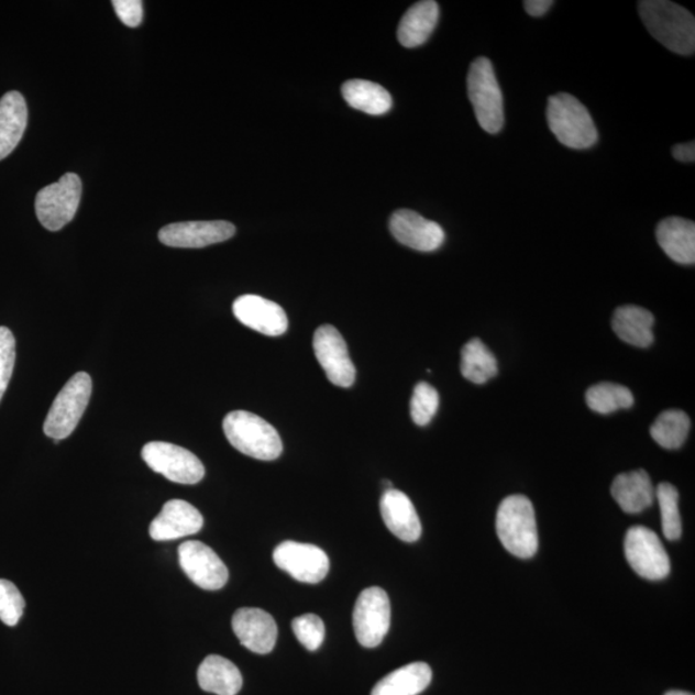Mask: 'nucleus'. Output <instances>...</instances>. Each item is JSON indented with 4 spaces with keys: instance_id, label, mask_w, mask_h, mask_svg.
<instances>
[{
    "instance_id": "1",
    "label": "nucleus",
    "mask_w": 695,
    "mask_h": 695,
    "mask_svg": "<svg viewBox=\"0 0 695 695\" xmlns=\"http://www.w3.org/2000/svg\"><path fill=\"white\" fill-rule=\"evenodd\" d=\"M638 5L641 20L657 41L677 55H693L695 20L690 11L668 0H643Z\"/></svg>"
},
{
    "instance_id": "2",
    "label": "nucleus",
    "mask_w": 695,
    "mask_h": 695,
    "mask_svg": "<svg viewBox=\"0 0 695 695\" xmlns=\"http://www.w3.org/2000/svg\"><path fill=\"white\" fill-rule=\"evenodd\" d=\"M496 531L510 554L527 559L538 553V523L530 498L521 495L506 497L497 511Z\"/></svg>"
},
{
    "instance_id": "3",
    "label": "nucleus",
    "mask_w": 695,
    "mask_h": 695,
    "mask_svg": "<svg viewBox=\"0 0 695 695\" xmlns=\"http://www.w3.org/2000/svg\"><path fill=\"white\" fill-rule=\"evenodd\" d=\"M227 440L241 453L256 460H276L283 453L277 430L258 415L232 411L223 420Z\"/></svg>"
},
{
    "instance_id": "4",
    "label": "nucleus",
    "mask_w": 695,
    "mask_h": 695,
    "mask_svg": "<svg viewBox=\"0 0 695 695\" xmlns=\"http://www.w3.org/2000/svg\"><path fill=\"white\" fill-rule=\"evenodd\" d=\"M548 123L559 142L574 150H586L598 141L591 112L576 97L559 93L549 98Z\"/></svg>"
},
{
    "instance_id": "5",
    "label": "nucleus",
    "mask_w": 695,
    "mask_h": 695,
    "mask_svg": "<svg viewBox=\"0 0 695 695\" xmlns=\"http://www.w3.org/2000/svg\"><path fill=\"white\" fill-rule=\"evenodd\" d=\"M467 93L482 130L496 134L504 126V97L494 65L486 57L472 64L467 74Z\"/></svg>"
},
{
    "instance_id": "6",
    "label": "nucleus",
    "mask_w": 695,
    "mask_h": 695,
    "mask_svg": "<svg viewBox=\"0 0 695 695\" xmlns=\"http://www.w3.org/2000/svg\"><path fill=\"white\" fill-rule=\"evenodd\" d=\"M92 396V379L87 373L75 374L58 393L44 421V434L58 441L69 437L78 427Z\"/></svg>"
},
{
    "instance_id": "7",
    "label": "nucleus",
    "mask_w": 695,
    "mask_h": 695,
    "mask_svg": "<svg viewBox=\"0 0 695 695\" xmlns=\"http://www.w3.org/2000/svg\"><path fill=\"white\" fill-rule=\"evenodd\" d=\"M81 190L78 174L67 173L56 184L37 192L35 211L44 229L56 232L73 221L79 208Z\"/></svg>"
},
{
    "instance_id": "8",
    "label": "nucleus",
    "mask_w": 695,
    "mask_h": 695,
    "mask_svg": "<svg viewBox=\"0 0 695 695\" xmlns=\"http://www.w3.org/2000/svg\"><path fill=\"white\" fill-rule=\"evenodd\" d=\"M142 459L157 474L180 485H196L206 477V467L191 451L168 442H150Z\"/></svg>"
},
{
    "instance_id": "9",
    "label": "nucleus",
    "mask_w": 695,
    "mask_h": 695,
    "mask_svg": "<svg viewBox=\"0 0 695 695\" xmlns=\"http://www.w3.org/2000/svg\"><path fill=\"white\" fill-rule=\"evenodd\" d=\"M390 600L380 587L362 592L353 611V629L358 643L365 648L382 644L390 627Z\"/></svg>"
},
{
    "instance_id": "10",
    "label": "nucleus",
    "mask_w": 695,
    "mask_h": 695,
    "mask_svg": "<svg viewBox=\"0 0 695 695\" xmlns=\"http://www.w3.org/2000/svg\"><path fill=\"white\" fill-rule=\"evenodd\" d=\"M625 555L640 577L659 581L669 576L671 563L668 551L659 536L649 528L632 527L627 531Z\"/></svg>"
},
{
    "instance_id": "11",
    "label": "nucleus",
    "mask_w": 695,
    "mask_h": 695,
    "mask_svg": "<svg viewBox=\"0 0 695 695\" xmlns=\"http://www.w3.org/2000/svg\"><path fill=\"white\" fill-rule=\"evenodd\" d=\"M274 562L279 570L305 584H320L330 571L329 556L311 543L285 541L274 551Z\"/></svg>"
},
{
    "instance_id": "12",
    "label": "nucleus",
    "mask_w": 695,
    "mask_h": 695,
    "mask_svg": "<svg viewBox=\"0 0 695 695\" xmlns=\"http://www.w3.org/2000/svg\"><path fill=\"white\" fill-rule=\"evenodd\" d=\"M313 350L317 361L337 387L350 388L356 380V367L350 357L344 338L331 324H322L315 332Z\"/></svg>"
},
{
    "instance_id": "13",
    "label": "nucleus",
    "mask_w": 695,
    "mask_h": 695,
    "mask_svg": "<svg viewBox=\"0 0 695 695\" xmlns=\"http://www.w3.org/2000/svg\"><path fill=\"white\" fill-rule=\"evenodd\" d=\"M180 569L196 586L214 592L225 586L229 570L216 551L200 541H187L178 548Z\"/></svg>"
},
{
    "instance_id": "14",
    "label": "nucleus",
    "mask_w": 695,
    "mask_h": 695,
    "mask_svg": "<svg viewBox=\"0 0 695 695\" xmlns=\"http://www.w3.org/2000/svg\"><path fill=\"white\" fill-rule=\"evenodd\" d=\"M235 233V225L225 221L180 222L165 225L158 240L170 247L199 249L223 243Z\"/></svg>"
},
{
    "instance_id": "15",
    "label": "nucleus",
    "mask_w": 695,
    "mask_h": 695,
    "mask_svg": "<svg viewBox=\"0 0 695 695\" xmlns=\"http://www.w3.org/2000/svg\"><path fill=\"white\" fill-rule=\"evenodd\" d=\"M389 229L399 244L409 246L413 251L434 252L444 243L442 227L413 210L395 211L390 218Z\"/></svg>"
},
{
    "instance_id": "16",
    "label": "nucleus",
    "mask_w": 695,
    "mask_h": 695,
    "mask_svg": "<svg viewBox=\"0 0 695 695\" xmlns=\"http://www.w3.org/2000/svg\"><path fill=\"white\" fill-rule=\"evenodd\" d=\"M232 629L241 646L256 654L274 651L277 625L268 611L260 608H241L232 617Z\"/></svg>"
},
{
    "instance_id": "17",
    "label": "nucleus",
    "mask_w": 695,
    "mask_h": 695,
    "mask_svg": "<svg viewBox=\"0 0 695 695\" xmlns=\"http://www.w3.org/2000/svg\"><path fill=\"white\" fill-rule=\"evenodd\" d=\"M232 309L241 323L263 335L279 337L289 328V320L282 307L252 294L238 298Z\"/></svg>"
},
{
    "instance_id": "18",
    "label": "nucleus",
    "mask_w": 695,
    "mask_h": 695,
    "mask_svg": "<svg viewBox=\"0 0 695 695\" xmlns=\"http://www.w3.org/2000/svg\"><path fill=\"white\" fill-rule=\"evenodd\" d=\"M203 518L194 505L184 500H170L150 525L151 539L170 541L187 538L201 531Z\"/></svg>"
},
{
    "instance_id": "19",
    "label": "nucleus",
    "mask_w": 695,
    "mask_h": 695,
    "mask_svg": "<svg viewBox=\"0 0 695 695\" xmlns=\"http://www.w3.org/2000/svg\"><path fill=\"white\" fill-rule=\"evenodd\" d=\"M385 526L399 540L415 542L421 536V521L409 496L395 488L385 490L380 500Z\"/></svg>"
},
{
    "instance_id": "20",
    "label": "nucleus",
    "mask_w": 695,
    "mask_h": 695,
    "mask_svg": "<svg viewBox=\"0 0 695 695\" xmlns=\"http://www.w3.org/2000/svg\"><path fill=\"white\" fill-rule=\"evenodd\" d=\"M657 241L669 258L679 264L695 262V224L687 219L671 217L657 227Z\"/></svg>"
},
{
    "instance_id": "21",
    "label": "nucleus",
    "mask_w": 695,
    "mask_h": 695,
    "mask_svg": "<svg viewBox=\"0 0 695 695\" xmlns=\"http://www.w3.org/2000/svg\"><path fill=\"white\" fill-rule=\"evenodd\" d=\"M27 106L24 96L12 90L0 98V161L12 154L24 137Z\"/></svg>"
},
{
    "instance_id": "22",
    "label": "nucleus",
    "mask_w": 695,
    "mask_h": 695,
    "mask_svg": "<svg viewBox=\"0 0 695 695\" xmlns=\"http://www.w3.org/2000/svg\"><path fill=\"white\" fill-rule=\"evenodd\" d=\"M611 496L625 512L639 514L653 505L655 489L646 471H635L616 477Z\"/></svg>"
},
{
    "instance_id": "23",
    "label": "nucleus",
    "mask_w": 695,
    "mask_h": 695,
    "mask_svg": "<svg viewBox=\"0 0 695 695\" xmlns=\"http://www.w3.org/2000/svg\"><path fill=\"white\" fill-rule=\"evenodd\" d=\"M440 19V5L434 0L413 4L399 22L398 41L406 48L420 47L432 35Z\"/></svg>"
},
{
    "instance_id": "24",
    "label": "nucleus",
    "mask_w": 695,
    "mask_h": 695,
    "mask_svg": "<svg viewBox=\"0 0 695 695\" xmlns=\"http://www.w3.org/2000/svg\"><path fill=\"white\" fill-rule=\"evenodd\" d=\"M654 317L646 308L624 306L616 309L611 328L625 343L648 348L654 342Z\"/></svg>"
},
{
    "instance_id": "25",
    "label": "nucleus",
    "mask_w": 695,
    "mask_h": 695,
    "mask_svg": "<svg viewBox=\"0 0 695 695\" xmlns=\"http://www.w3.org/2000/svg\"><path fill=\"white\" fill-rule=\"evenodd\" d=\"M203 692L217 695H236L243 687V675L231 661L221 655H208L198 671Z\"/></svg>"
},
{
    "instance_id": "26",
    "label": "nucleus",
    "mask_w": 695,
    "mask_h": 695,
    "mask_svg": "<svg viewBox=\"0 0 695 695\" xmlns=\"http://www.w3.org/2000/svg\"><path fill=\"white\" fill-rule=\"evenodd\" d=\"M432 669L415 662L393 671L374 686L372 695H419L432 683Z\"/></svg>"
},
{
    "instance_id": "27",
    "label": "nucleus",
    "mask_w": 695,
    "mask_h": 695,
    "mask_svg": "<svg viewBox=\"0 0 695 695\" xmlns=\"http://www.w3.org/2000/svg\"><path fill=\"white\" fill-rule=\"evenodd\" d=\"M342 93L348 104L368 115H384L391 109V96L388 90L373 81H346L342 87Z\"/></svg>"
},
{
    "instance_id": "28",
    "label": "nucleus",
    "mask_w": 695,
    "mask_h": 695,
    "mask_svg": "<svg viewBox=\"0 0 695 695\" xmlns=\"http://www.w3.org/2000/svg\"><path fill=\"white\" fill-rule=\"evenodd\" d=\"M461 374L474 384H485L497 375V361L481 339H472L461 351Z\"/></svg>"
},
{
    "instance_id": "29",
    "label": "nucleus",
    "mask_w": 695,
    "mask_h": 695,
    "mask_svg": "<svg viewBox=\"0 0 695 695\" xmlns=\"http://www.w3.org/2000/svg\"><path fill=\"white\" fill-rule=\"evenodd\" d=\"M691 430V419L680 410H668L655 419L651 428L653 440L666 450H677L686 441Z\"/></svg>"
},
{
    "instance_id": "30",
    "label": "nucleus",
    "mask_w": 695,
    "mask_h": 695,
    "mask_svg": "<svg viewBox=\"0 0 695 695\" xmlns=\"http://www.w3.org/2000/svg\"><path fill=\"white\" fill-rule=\"evenodd\" d=\"M586 404L595 412L607 415L630 409L633 396L629 388L614 383L594 385L586 391Z\"/></svg>"
},
{
    "instance_id": "31",
    "label": "nucleus",
    "mask_w": 695,
    "mask_h": 695,
    "mask_svg": "<svg viewBox=\"0 0 695 695\" xmlns=\"http://www.w3.org/2000/svg\"><path fill=\"white\" fill-rule=\"evenodd\" d=\"M655 497L660 504L664 538L670 541L679 540L682 538L683 527L679 510L677 489L671 483L663 482L657 487Z\"/></svg>"
},
{
    "instance_id": "32",
    "label": "nucleus",
    "mask_w": 695,
    "mask_h": 695,
    "mask_svg": "<svg viewBox=\"0 0 695 695\" xmlns=\"http://www.w3.org/2000/svg\"><path fill=\"white\" fill-rule=\"evenodd\" d=\"M440 407V395L432 385L419 383L411 398V418L415 424L426 427L434 418Z\"/></svg>"
},
{
    "instance_id": "33",
    "label": "nucleus",
    "mask_w": 695,
    "mask_h": 695,
    "mask_svg": "<svg viewBox=\"0 0 695 695\" xmlns=\"http://www.w3.org/2000/svg\"><path fill=\"white\" fill-rule=\"evenodd\" d=\"M24 610L25 599L16 585L9 580H0V621L10 627L16 626Z\"/></svg>"
},
{
    "instance_id": "34",
    "label": "nucleus",
    "mask_w": 695,
    "mask_h": 695,
    "mask_svg": "<svg viewBox=\"0 0 695 695\" xmlns=\"http://www.w3.org/2000/svg\"><path fill=\"white\" fill-rule=\"evenodd\" d=\"M293 631L300 644L315 652L324 640V624L319 616L304 615L293 621Z\"/></svg>"
},
{
    "instance_id": "35",
    "label": "nucleus",
    "mask_w": 695,
    "mask_h": 695,
    "mask_svg": "<svg viewBox=\"0 0 695 695\" xmlns=\"http://www.w3.org/2000/svg\"><path fill=\"white\" fill-rule=\"evenodd\" d=\"M16 362V340L10 329L0 327V400H2Z\"/></svg>"
},
{
    "instance_id": "36",
    "label": "nucleus",
    "mask_w": 695,
    "mask_h": 695,
    "mask_svg": "<svg viewBox=\"0 0 695 695\" xmlns=\"http://www.w3.org/2000/svg\"><path fill=\"white\" fill-rule=\"evenodd\" d=\"M112 5L124 25L130 27L141 25L143 19V3L141 0H113Z\"/></svg>"
},
{
    "instance_id": "37",
    "label": "nucleus",
    "mask_w": 695,
    "mask_h": 695,
    "mask_svg": "<svg viewBox=\"0 0 695 695\" xmlns=\"http://www.w3.org/2000/svg\"><path fill=\"white\" fill-rule=\"evenodd\" d=\"M553 5L554 2H551V0H527V2H525V10L530 16L541 18Z\"/></svg>"
},
{
    "instance_id": "38",
    "label": "nucleus",
    "mask_w": 695,
    "mask_h": 695,
    "mask_svg": "<svg viewBox=\"0 0 695 695\" xmlns=\"http://www.w3.org/2000/svg\"><path fill=\"white\" fill-rule=\"evenodd\" d=\"M672 155L679 162L683 163H694L695 161V143L692 141L690 143H683V145H676L672 148Z\"/></svg>"
},
{
    "instance_id": "39",
    "label": "nucleus",
    "mask_w": 695,
    "mask_h": 695,
    "mask_svg": "<svg viewBox=\"0 0 695 695\" xmlns=\"http://www.w3.org/2000/svg\"><path fill=\"white\" fill-rule=\"evenodd\" d=\"M664 695H693V694L687 693V692H683V691H671V692H669V693H666Z\"/></svg>"
}]
</instances>
